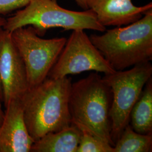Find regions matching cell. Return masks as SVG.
Listing matches in <instances>:
<instances>
[{
    "instance_id": "1",
    "label": "cell",
    "mask_w": 152,
    "mask_h": 152,
    "mask_svg": "<svg viewBox=\"0 0 152 152\" xmlns=\"http://www.w3.org/2000/svg\"><path fill=\"white\" fill-rule=\"evenodd\" d=\"M71 85V78L67 76L48 77L29 88L20 99L25 123L34 141L72 124L69 109Z\"/></svg>"
},
{
    "instance_id": "2",
    "label": "cell",
    "mask_w": 152,
    "mask_h": 152,
    "mask_svg": "<svg viewBox=\"0 0 152 152\" xmlns=\"http://www.w3.org/2000/svg\"><path fill=\"white\" fill-rule=\"evenodd\" d=\"M104 32L89 38L115 71L152 60V9L136 22Z\"/></svg>"
},
{
    "instance_id": "3",
    "label": "cell",
    "mask_w": 152,
    "mask_h": 152,
    "mask_svg": "<svg viewBox=\"0 0 152 152\" xmlns=\"http://www.w3.org/2000/svg\"><path fill=\"white\" fill-rule=\"evenodd\" d=\"M112 101L111 89L98 72L72 83L69 109L72 124L114 146L109 115Z\"/></svg>"
},
{
    "instance_id": "4",
    "label": "cell",
    "mask_w": 152,
    "mask_h": 152,
    "mask_svg": "<svg viewBox=\"0 0 152 152\" xmlns=\"http://www.w3.org/2000/svg\"><path fill=\"white\" fill-rule=\"evenodd\" d=\"M32 26L39 36L54 28L64 31L90 29L104 32L106 27L98 22L94 11H77L64 9L56 0H29L25 7L7 19L3 28L12 32L19 28Z\"/></svg>"
},
{
    "instance_id": "5",
    "label": "cell",
    "mask_w": 152,
    "mask_h": 152,
    "mask_svg": "<svg viewBox=\"0 0 152 152\" xmlns=\"http://www.w3.org/2000/svg\"><path fill=\"white\" fill-rule=\"evenodd\" d=\"M152 76V65L149 61L103 77L112 93L109 115L111 137L114 143L129 124L131 110Z\"/></svg>"
},
{
    "instance_id": "6",
    "label": "cell",
    "mask_w": 152,
    "mask_h": 152,
    "mask_svg": "<svg viewBox=\"0 0 152 152\" xmlns=\"http://www.w3.org/2000/svg\"><path fill=\"white\" fill-rule=\"evenodd\" d=\"M11 33L26 66L29 88L36 86L48 78L67 39H44L29 26L19 28Z\"/></svg>"
},
{
    "instance_id": "7",
    "label": "cell",
    "mask_w": 152,
    "mask_h": 152,
    "mask_svg": "<svg viewBox=\"0 0 152 152\" xmlns=\"http://www.w3.org/2000/svg\"><path fill=\"white\" fill-rule=\"evenodd\" d=\"M90 71L105 75L116 72L92 44L84 30H73L48 77L58 79Z\"/></svg>"
},
{
    "instance_id": "8",
    "label": "cell",
    "mask_w": 152,
    "mask_h": 152,
    "mask_svg": "<svg viewBox=\"0 0 152 152\" xmlns=\"http://www.w3.org/2000/svg\"><path fill=\"white\" fill-rule=\"evenodd\" d=\"M0 83L4 105L14 99H21L29 89L26 66L14 44L12 33L0 31Z\"/></svg>"
},
{
    "instance_id": "9",
    "label": "cell",
    "mask_w": 152,
    "mask_h": 152,
    "mask_svg": "<svg viewBox=\"0 0 152 152\" xmlns=\"http://www.w3.org/2000/svg\"><path fill=\"white\" fill-rule=\"evenodd\" d=\"M0 125V152H30L34 142L24 118L20 99L11 100L5 107Z\"/></svg>"
},
{
    "instance_id": "10",
    "label": "cell",
    "mask_w": 152,
    "mask_h": 152,
    "mask_svg": "<svg viewBox=\"0 0 152 152\" xmlns=\"http://www.w3.org/2000/svg\"><path fill=\"white\" fill-rule=\"evenodd\" d=\"M87 5L105 27L127 26L140 19L152 9V2L136 6L132 0H88Z\"/></svg>"
},
{
    "instance_id": "11",
    "label": "cell",
    "mask_w": 152,
    "mask_h": 152,
    "mask_svg": "<svg viewBox=\"0 0 152 152\" xmlns=\"http://www.w3.org/2000/svg\"><path fill=\"white\" fill-rule=\"evenodd\" d=\"M81 134V130L72 124L59 131L49 132L34 141L31 152H77Z\"/></svg>"
},
{
    "instance_id": "12",
    "label": "cell",
    "mask_w": 152,
    "mask_h": 152,
    "mask_svg": "<svg viewBox=\"0 0 152 152\" xmlns=\"http://www.w3.org/2000/svg\"><path fill=\"white\" fill-rule=\"evenodd\" d=\"M131 110L130 122L132 129L141 134H152V79L145 84Z\"/></svg>"
},
{
    "instance_id": "13",
    "label": "cell",
    "mask_w": 152,
    "mask_h": 152,
    "mask_svg": "<svg viewBox=\"0 0 152 152\" xmlns=\"http://www.w3.org/2000/svg\"><path fill=\"white\" fill-rule=\"evenodd\" d=\"M114 152H150L152 151V135L141 134L129 124L115 142Z\"/></svg>"
},
{
    "instance_id": "14",
    "label": "cell",
    "mask_w": 152,
    "mask_h": 152,
    "mask_svg": "<svg viewBox=\"0 0 152 152\" xmlns=\"http://www.w3.org/2000/svg\"><path fill=\"white\" fill-rule=\"evenodd\" d=\"M81 137L77 152H114L113 146L86 130H81Z\"/></svg>"
},
{
    "instance_id": "15",
    "label": "cell",
    "mask_w": 152,
    "mask_h": 152,
    "mask_svg": "<svg viewBox=\"0 0 152 152\" xmlns=\"http://www.w3.org/2000/svg\"><path fill=\"white\" fill-rule=\"evenodd\" d=\"M29 0H0V15H7L21 9L27 5Z\"/></svg>"
},
{
    "instance_id": "16",
    "label": "cell",
    "mask_w": 152,
    "mask_h": 152,
    "mask_svg": "<svg viewBox=\"0 0 152 152\" xmlns=\"http://www.w3.org/2000/svg\"><path fill=\"white\" fill-rule=\"evenodd\" d=\"M6 19L0 16V31L4 27L6 23ZM0 101L3 102V94H2V90L1 83H0Z\"/></svg>"
},
{
    "instance_id": "17",
    "label": "cell",
    "mask_w": 152,
    "mask_h": 152,
    "mask_svg": "<svg viewBox=\"0 0 152 152\" xmlns=\"http://www.w3.org/2000/svg\"><path fill=\"white\" fill-rule=\"evenodd\" d=\"M77 4V5L80 7L82 9L85 10H88V7L87 5L88 0H75Z\"/></svg>"
},
{
    "instance_id": "18",
    "label": "cell",
    "mask_w": 152,
    "mask_h": 152,
    "mask_svg": "<svg viewBox=\"0 0 152 152\" xmlns=\"http://www.w3.org/2000/svg\"><path fill=\"white\" fill-rule=\"evenodd\" d=\"M1 102L0 101V125L1 124L2 121H3L4 116V112L3 111L2 108V105H1Z\"/></svg>"
}]
</instances>
